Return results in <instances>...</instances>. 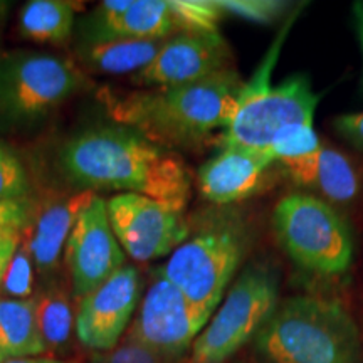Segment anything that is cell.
Here are the masks:
<instances>
[{
    "instance_id": "26",
    "label": "cell",
    "mask_w": 363,
    "mask_h": 363,
    "mask_svg": "<svg viewBox=\"0 0 363 363\" xmlns=\"http://www.w3.org/2000/svg\"><path fill=\"white\" fill-rule=\"evenodd\" d=\"M35 212L34 203L29 199L22 201H0V227H17L24 230L30 224Z\"/></svg>"
},
{
    "instance_id": "10",
    "label": "cell",
    "mask_w": 363,
    "mask_h": 363,
    "mask_svg": "<svg viewBox=\"0 0 363 363\" xmlns=\"http://www.w3.org/2000/svg\"><path fill=\"white\" fill-rule=\"evenodd\" d=\"M106 203L113 233L133 261L169 256L189 238L190 224L184 212L167 203L136 194H116Z\"/></svg>"
},
{
    "instance_id": "25",
    "label": "cell",
    "mask_w": 363,
    "mask_h": 363,
    "mask_svg": "<svg viewBox=\"0 0 363 363\" xmlns=\"http://www.w3.org/2000/svg\"><path fill=\"white\" fill-rule=\"evenodd\" d=\"M91 363H180L158 355L126 335L110 352L94 353Z\"/></svg>"
},
{
    "instance_id": "3",
    "label": "cell",
    "mask_w": 363,
    "mask_h": 363,
    "mask_svg": "<svg viewBox=\"0 0 363 363\" xmlns=\"http://www.w3.org/2000/svg\"><path fill=\"white\" fill-rule=\"evenodd\" d=\"M251 343L262 363H363L360 328L333 298H286Z\"/></svg>"
},
{
    "instance_id": "31",
    "label": "cell",
    "mask_w": 363,
    "mask_h": 363,
    "mask_svg": "<svg viewBox=\"0 0 363 363\" xmlns=\"http://www.w3.org/2000/svg\"><path fill=\"white\" fill-rule=\"evenodd\" d=\"M4 11H6V4L0 2V22H2V17H4Z\"/></svg>"
},
{
    "instance_id": "13",
    "label": "cell",
    "mask_w": 363,
    "mask_h": 363,
    "mask_svg": "<svg viewBox=\"0 0 363 363\" xmlns=\"http://www.w3.org/2000/svg\"><path fill=\"white\" fill-rule=\"evenodd\" d=\"M142 281L136 267L125 264L93 293L79 299L74 331L89 350L110 352L123 338L140 303Z\"/></svg>"
},
{
    "instance_id": "8",
    "label": "cell",
    "mask_w": 363,
    "mask_h": 363,
    "mask_svg": "<svg viewBox=\"0 0 363 363\" xmlns=\"http://www.w3.org/2000/svg\"><path fill=\"white\" fill-rule=\"evenodd\" d=\"M86 78L69 59L19 51L0 57V121L29 125L84 88Z\"/></svg>"
},
{
    "instance_id": "4",
    "label": "cell",
    "mask_w": 363,
    "mask_h": 363,
    "mask_svg": "<svg viewBox=\"0 0 363 363\" xmlns=\"http://www.w3.org/2000/svg\"><path fill=\"white\" fill-rule=\"evenodd\" d=\"M298 12L294 11L276 35L262 61L240 89L235 111L220 135L222 147L267 150L281 136L299 126H313L320 94L305 74H293L272 86L271 76Z\"/></svg>"
},
{
    "instance_id": "19",
    "label": "cell",
    "mask_w": 363,
    "mask_h": 363,
    "mask_svg": "<svg viewBox=\"0 0 363 363\" xmlns=\"http://www.w3.org/2000/svg\"><path fill=\"white\" fill-rule=\"evenodd\" d=\"M74 24V7L65 0H30L19 13L21 34L34 43H66L72 35Z\"/></svg>"
},
{
    "instance_id": "28",
    "label": "cell",
    "mask_w": 363,
    "mask_h": 363,
    "mask_svg": "<svg viewBox=\"0 0 363 363\" xmlns=\"http://www.w3.org/2000/svg\"><path fill=\"white\" fill-rule=\"evenodd\" d=\"M335 130L342 138L347 140L352 147L363 152V111L347 113L335 120Z\"/></svg>"
},
{
    "instance_id": "21",
    "label": "cell",
    "mask_w": 363,
    "mask_h": 363,
    "mask_svg": "<svg viewBox=\"0 0 363 363\" xmlns=\"http://www.w3.org/2000/svg\"><path fill=\"white\" fill-rule=\"evenodd\" d=\"M172 16L180 33H214L224 17L219 2L214 0H169Z\"/></svg>"
},
{
    "instance_id": "14",
    "label": "cell",
    "mask_w": 363,
    "mask_h": 363,
    "mask_svg": "<svg viewBox=\"0 0 363 363\" xmlns=\"http://www.w3.org/2000/svg\"><path fill=\"white\" fill-rule=\"evenodd\" d=\"M274 167L276 162L267 150L222 147L199 169L197 187L206 201L225 207L257 192L266 174Z\"/></svg>"
},
{
    "instance_id": "11",
    "label": "cell",
    "mask_w": 363,
    "mask_h": 363,
    "mask_svg": "<svg viewBox=\"0 0 363 363\" xmlns=\"http://www.w3.org/2000/svg\"><path fill=\"white\" fill-rule=\"evenodd\" d=\"M76 299L93 293L125 266L126 256L113 233L106 199L96 197L81 212L65 249Z\"/></svg>"
},
{
    "instance_id": "16",
    "label": "cell",
    "mask_w": 363,
    "mask_h": 363,
    "mask_svg": "<svg viewBox=\"0 0 363 363\" xmlns=\"http://www.w3.org/2000/svg\"><path fill=\"white\" fill-rule=\"evenodd\" d=\"M94 197L96 194L91 190H79L34 212L33 220L24 229L22 242L39 272L51 276L57 269L72 227Z\"/></svg>"
},
{
    "instance_id": "30",
    "label": "cell",
    "mask_w": 363,
    "mask_h": 363,
    "mask_svg": "<svg viewBox=\"0 0 363 363\" xmlns=\"http://www.w3.org/2000/svg\"><path fill=\"white\" fill-rule=\"evenodd\" d=\"M7 363H74L69 360H62V358H56L52 355H43V357H30V358H21V360H12Z\"/></svg>"
},
{
    "instance_id": "5",
    "label": "cell",
    "mask_w": 363,
    "mask_h": 363,
    "mask_svg": "<svg viewBox=\"0 0 363 363\" xmlns=\"http://www.w3.org/2000/svg\"><path fill=\"white\" fill-rule=\"evenodd\" d=\"M251 247L242 217L219 211L199 220L157 274L170 281L195 306L214 315Z\"/></svg>"
},
{
    "instance_id": "12",
    "label": "cell",
    "mask_w": 363,
    "mask_h": 363,
    "mask_svg": "<svg viewBox=\"0 0 363 363\" xmlns=\"http://www.w3.org/2000/svg\"><path fill=\"white\" fill-rule=\"evenodd\" d=\"M233 65L230 45L219 30L180 33L167 39L153 61L131 81L143 88L180 86L234 69Z\"/></svg>"
},
{
    "instance_id": "17",
    "label": "cell",
    "mask_w": 363,
    "mask_h": 363,
    "mask_svg": "<svg viewBox=\"0 0 363 363\" xmlns=\"http://www.w3.org/2000/svg\"><path fill=\"white\" fill-rule=\"evenodd\" d=\"M48 353L35 318L34 299L0 298V363Z\"/></svg>"
},
{
    "instance_id": "6",
    "label": "cell",
    "mask_w": 363,
    "mask_h": 363,
    "mask_svg": "<svg viewBox=\"0 0 363 363\" xmlns=\"http://www.w3.org/2000/svg\"><path fill=\"white\" fill-rule=\"evenodd\" d=\"M272 229L294 264L326 278L343 274L353 261V235L333 203L306 192L279 199Z\"/></svg>"
},
{
    "instance_id": "24",
    "label": "cell",
    "mask_w": 363,
    "mask_h": 363,
    "mask_svg": "<svg viewBox=\"0 0 363 363\" xmlns=\"http://www.w3.org/2000/svg\"><path fill=\"white\" fill-rule=\"evenodd\" d=\"M219 6L224 13H233L240 19L256 24H272L283 17L286 2L278 0H222Z\"/></svg>"
},
{
    "instance_id": "7",
    "label": "cell",
    "mask_w": 363,
    "mask_h": 363,
    "mask_svg": "<svg viewBox=\"0 0 363 363\" xmlns=\"http://www.w3.org/2000/svg\"><path fill=\"white\" fill-rule=\"evenodd\" d=\"M279 303L278 279L267 267L249 266L230 284L189 353V363H224L252 342Z\"/></svg>"
},
{
    "instance_id": "18",
    "label": "cell",
    "mask_w": 363,
    "mask_h": 363,
    "mask_svg": "<svg viewBox=\"0 0 363 363\" xmlns=\"http://www.w3.org/2000/svg\"><path fill=\"white\" fill-rule=\"evenodd\" d=\"M165 40L118 39L79 43L76 54L78 61L89 71L101 74H136L153 61Z\"/></svg>"
},
{
    "instance_id": "15",
    "label": "cell",
    "mask_w": 363,
    "mask_h": 363,
    "mask_svg": "<svg viewBox=\"0 0 363 363\" xmlns=\"http://www.w3.org/2000/svg\"><path fill=\"white\" fill-rule=\"evenodd\" d=\"M284 179L330 203L352 202L358 194V177L347 157L320 143L305 155L276 163Z\"/></svg>"
},
{
    "instance_id": "27",
    "label": "cell",
    "mask_w": 363,
    "mask_h": 363,
    "mask_svg": "<svg viewBox=\"0 0 363 363\" xmlns=\"http://www.w3.org/2000/svg\"><path fill=\"white\" fill-rule=\"evenodd\" d=\"M22 235H24V230L17 227H0V288H2L4 274L11 264L13 254L21 247Z\"/></svg>"
},
{
    "instance_id": "1",
    "label": "cell",
    "mask_w": 363,
    "mask_h": 363,
    "mask_svg": "<svg viewBox=\"0 0 363 363\" xmlns=\"http://www.w3.org/2000/svg\"><path fill=\"white\" fill-rule=\"evenodd\" d=\"M59 167L81 190L136 194L185 211L192 177L179 153L121 125L93 126L59 150Z\"/></svg>"
},
{
    "instance_id": "2",
    "label": "cell",
    "mask_w": 363,
    "mask_h": 363,
    "mask_svg": "<svg viewBox=\"0 0 363 363\" xmlns=\"http://www.w3.org/2000/svg\"><path fill=\"white\" fill-rule=\"evenodd\" d=\"M242 84L239 72L229 69L197 83L125 94L104 91L101 101L115 125L128 126L150 142L175 152V148L199 147L216 130L224 131Z\"/></svg>"
},
{
    "instance_id": "9",
    "label": "cell",
    "mask_w": 363,
    "mask_h": 363,
    "mask_svg": "<svg viewBox=\"0 0 363 363\" xmlns=\"http://www.w3.org/2000/svg\"><path fill=\"white\" fill-rule=\"evenodd\" d=\"M208 320L207 311L195 306L177 286L157 274L126 335L158 355L182 362Z\"/></svg>"
},
{
    "instance_id": "20",
    "label": "cell",
    "mask_w": 363,
    "mask_h": 363,
    "mask_svg": "<svg viewBox=\"0 0 363 363\" xmlns=\"http://www.w3.org/2000/svg\"><path fill=\"white\" fill-rule=\"evenodd\" d=\"M33 299L39 331L48 353L62 350L69 343L76 323L66 289L56 283H49Z\"/></svg>"
},
{
    "instance_id": "22",
    "label": "cell",
    "mask_w": 363,
    "mask_h": 363,
    "mask_svg": "<svg viewBox=\"0 0 363 363\" xmlns=\"http://www.w3.org/2000/svg\"><path fill=\"white\" fill-rule=\"evenodd\" d=\"M30 182L19 157L0 143V201L29 199Z\"/></svg>"
},
{
    "instance_id": "29",
    "label": "cell",
    "mask_w": 363,
    "mask_h": 363,
    "mask_svg": "<svg viewBox=\"0 0 363 363\" xmlns=\"http://www.w3.org/2000/svg\"><path fill=\"white\" fill-rule=\"evenodd\" d=\"M353 16H355L357 33H358V39H360V48H362V56H363V2H355V6H353ZM362 86H363V67H362Z\"/></svg>"
},
{
    "instance_id": "23",
    "label": "cell",
    "mask_w": 363,
    "mask_h": 363,
    "mask_svg": "<svg viewBox=\"0 0 363 363\" xmlns=\"http://www.w3.org/2000/svg\"><path fill=\"white\" fill-rule=\"evenodd\" d=\"M34 269L33 257L22 242L4 274L0 291L12 299H29L34 289Z\"/></svg>"
}]
</instances>
